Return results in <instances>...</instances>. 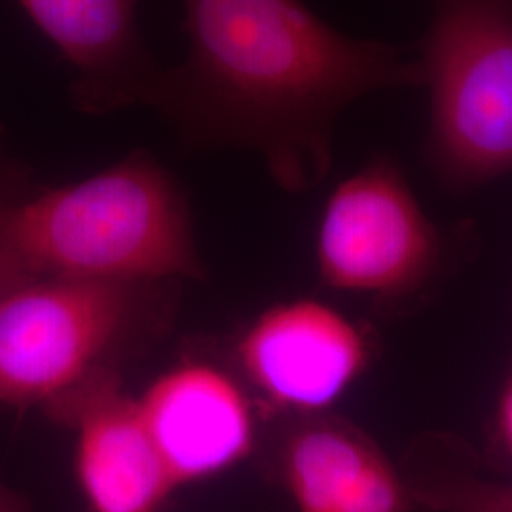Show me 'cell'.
<instances>
[{
  "mask_svg": "<svg viewBox=\"0 0 512 512\" xmlns=\"http://www.w3.org/2000/svg\"><path fill=\"white\" fill-rule=\"evenodd\" d=\"M188 57L148 107L190 147L262 154L279 186L306 192L332 164L340 112L366 93L423 86L418 59L348 37L302 0H183Z\"/></svg>",
  "mask_w": 512,
  "mask_h": 512,
  "instance_id": "6da1fadb",
  "label": "cell"
},
{
  "mask_svg": "<svg viewBox=\"0 0 512 512\" xmlns=\"http://www.w3.org/2000/svg\"><path fill=\"white\" fill-rule=\"evenodd\" d=\"M2 236L25 279L156 285L202 279L183 186L145 150L12 203Z\"/></svg>",
  "mask_w": 512,
  "mask_h": 512,
  "instance_id": "7a4b0ae2",
  "label": "cell"
},
{
  "mask_svg": "<svg viewBox=\"0 0 512 512\" xmlns=\"http://www.w3.org/2000/svg\"><path fill=\"white\" fill-rule=\"evenodd\" d=\"M418 59L429 154L459 186L512 171V0H431Z\"/></svg>",
  "mask_w": 512,
  "mask_h": 512,
  "instance_id": "3957f363",
  "label": "cell"
},
{
  "mask_svg": "<svg viewBox=\"0 0 512 512\" xmlns=\"http://www.w3.org/2000/svg\"><path fill=\"white\" fill-rule=\"evenodd\" d=\"M156 285L33 279L0 296V403L46 406L143 336Z\"/></svg>",
  "mask_w": 512,
  "mask_h": 512,
  "instance_id": "277c9868",
  "label": "cell"
},
{
  "mask_svg": "<svg viewBox=\"0 0 512 512\" xmlns=\"http://www.w3.org/2000/svg\"><path fill=\"white\" fill-rule=\"evenodd\" d=\"M439 234L401 169L378 158L338 184L317 232L321 281L346 293L403 296L439 262Z\"/></svg>",
  "mask_w": 512,
  "mask_h": 512,
  "instance_id": "5b68a950",
  "label": "cell"
},
{
  "mask_svg": "<svg viewBox=\"0 0 512 512\" xmlns=\"http://www.w3.org/2000/svg\"><path fill=\"white\" fill-rule=\"evenodd\" d=\"M363 329L329 304L298 298L262 311L236 344V363L277 414H325L370 363Z\"/></svg>",
  "mask_w": 512,
  "mask_h": 512,
  "instance_id": "8992f818",
  "label": "cell"
},
{
  "mask_svg": "<svg viewBox=\"0 0 512 512\" xmlns=\"http://www.w3.org/2000/svg\"><path fill=\"white\" fill-rule=\"evenodd\" d=\"M42 410L76 433L74 476L88 511H165L179 486L116 366L93 372Z\"/></svg>",
  "mask_w": 512,
  "mask_h": 512,
  "instance_id": "52a82bcc",
  "label": "cell"
},
{
  "mask_svg": "<svg viewBox=\"0 0 512 512\" xmlns=\"http://www.w3.org/2000/svg\"><path fill=\"white\" fill-rule=\"evenodd\" d=\"M266 473L296 512H412L416 501L382 446L355 423L291 416L268 446Z\"/></svg>",
  "mask_w": 512,
  "mask_h": 512,
  "instance_id": "ba28073f",
  "label": "cell"
},
{
  "mask_svg": "<svg viewBox=\"0 0 512 512\" xmlns=\"http://www.w3.org/2000/svg\"><path fill=\"white\" fill-rule=\"evenodd\" d=\"M137 401L177 486L222 475L255 454L253 399L220 366L198 359L177 363Z\"/></svg>",
  "mask_w": 512,
  "mask_h": 512,
  "instance_id": "9c48e42d",
  "label": "cell"
},
{
  "mask_svg": "<svg viewBox=\"0 0 512 512\" xmlns=\"http://www.w3.org/2000/svg\"><path fill=\"white\" fill-rule=\"evenodd\" d=\"M73 67L74 109L103 116L148 107L164 67L137 27L139 0H18Z\"/></svg>",
  "mask_w": 512,
  "mask_h": 512,
  "instance_id": "30bf717a",
  "label": "cell"
},
{
  "mask_svg": "<svg viewBox=\"0 0 512 512\" xmlns=\"http://www.w3.org/2000/svg\"><path fill=\"white\" fill-rule=\"evenodd\" d=\"M416 507L433 512H512V484L442 475L410 484Z\"/></svg>",
  "mask_w": 512,
  "mask_h": 512,
  "instance_id": "8fae6325",
  "label": "cell"
},
{
  "mask_svg": "<svg viewBox=\"0 0 512 512\" xmlns=\"http://www.w3.org/2000/svg\"><path fill=\"white\" fill-rule=\"evenodd\" d=\"M16 200H19V198H12V196L6 198V196L0 192V296L29 281V279H25V275L19 272L14 258H12L8 247H6L4 236H2V219H4V213H6V209H8L12 203L16 202Z\"/></svg>",
  "mask_w": 512,
  "mask_h": 512,
  "instance_id": "7c38bea8",
  "label": "cell"
},
{
  "mask_svg": "<svg viewBox=\"0 0 512 512\" xmlns=\"http://www.w3.org/2000/svg\"><path fill=\"white\" fill-rule=\"evenodd\" d=\"M499 433L512 456V382L507 387L499 406Z\"/></svg>",
  "mask_w": 512,
  "mask_h": 512,
  "instance_id": "4fadbf2b",
  "label": "cell"
},
{
  "mask_svg": "<svg viewBox=\"0 0 512 512\" xmlns=\"http://www.w3.org/2000/svg\"><path fill=\"white\" fill-rule=\"evenodd\" d=\"M0 512H33L25 495L0 484Z\"/></svg>",
  "mask_w": 512,
  "mask_h": 512,
  "instance_id": "5bb4252c",
  "label": "cell"
}]
</instances>
